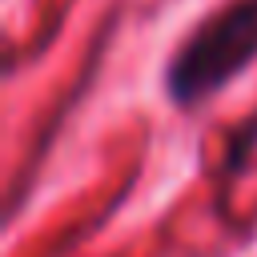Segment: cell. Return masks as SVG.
Masks as SVG:
<instances>
[{"label":"cell","instance_id":"obj_1","mask_svg":"<svg viewBox=\"0 0 257 257\" xmlns=\"http://www.w3.org/2000/svg\"><path fill=\"white\" fill-rule=\"evenodd\" d=\"M257 60V0H229L209 12L165 60V96L197 108Z\"/></svg>","mask_w":257,"mask_h":257}]
</instances>
